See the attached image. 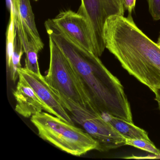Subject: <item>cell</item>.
<instances>
[{
  "label": "cell",
  "mask_w": 160,
  "mask_h": 160,
  "mask_svg": "<svg viewBox=\"0 0 160 160\" xmlns=\"http://www.w3.org/2000/svg\"><path fill=\"white\" fill-rule=\"evenodd\" d=\"M45 26L49 38L57 44L74 69L93 108L101 115L109 114L133 122L123 86L99 57L69 39L51 19L46 21Z\"/></svg>",
  "instance_id": "1"
},
{
  "label": "cell",
  "mask_w": 160,
  "mask_h": 160,
  "mask_svg": "<svg viewBox=\"0 0 160 160\" xmlns=\"http://www.w3.org/2000/svg\"><path fill=\"white\" fill-rule=\"evenodd\" d=\"M103 38L106 48L130 74L151 90L160 88V47L138 28L132 15L108 18Z\"/></svg>",
  "instance_id": "2"
},
{
  "label": "cell",
  "mask_w": 160,
  "mask_h": 160,
  "mask_svg": "<svg viewBox=\"0 0 160 160\" xmlns=\"http://www.w3.org/2000/svg\"><path fill=\"white\" fill-rule=\"evenodd\" d=\"M31 121L41 138L69 154L80 156L98 148V143L85 130L48 112L33 115Z\"/></svg>",
  "instance_id": "3"
},
{
  "label": "cell",
  "mask_w": 160,
  "mask_h": 160,
  "mask_svg": "<svg viewBox=\"0 0 160 160\" xmlns=\"http://www.w3.org/2000/svg\"><path fill=\"white\" fill-rule=\"evenodd\" d=\"M49 40L50 63L44 77L47 82L59 94L84 108L96 111L73 67L57 44Z\"/></svg>",
  "instance_id": "4"
},
{
  "label": "cell",
  "mask_w": 160,
  "mask_h": 160,
  "mask_svg": "<svg viewBox=\"0 0 160 160\" xmlns=\"http://www.w3.org/2000/svg\"><path fill=\"white\" fill-rule=\"evenodd\" d=\"M57 93L64 108L72 115L73 120L81 125L98 143L97 150L107 152L126 145V138L99 112L84 108L64 95Z\"/></svg>",
  "instance_id": "5"
},
{
  "label": "cell",
  "mask_w": 160,
  "mask_h": 160,
  "mask_svg": "<svg viewBox=\"0 0 160 160\" xmlns=\"http://www.w3.org/2000/svg\"><path fill=\"white\" fill-rule=\"evenodd\" d=\"M124 10L119 0H81L77 12L89 21L94 35L97 57H101L106 48L103 38L106 21L112 16H123Z\"/></svg>",
  "instance_id": "6"
},
{
  "label": "cell",
  "mask_w": 160,
  "mask_h": 160,
  "mask_svg": "<svg viewBox=\"0 0 160 160\" xmlns=\"http://www.w3.org/2000/svg\"><path fill=\"white\" fill-rule=\"evenodd\" d=\"M52 20L64 35L96 56L94 35L86 17L69 10L60 12Z\"/></svg>",
  "instance_id": "7"
},
{
  "label": "cell",
  "mask_w": 160,
  "mask_h": 160,
  "mask_svg": "<svg viewBox=\"0 0 160 160\" xmlns=\"http://www.w3.org/2000/svg\"><path fill=\"white\" fill-rule=\"evenodd\" d=\"M18 73L25 78L39 98L53 111V115L66 122L74 124L72 119L62 105L58 94L47 82L44 77L22 67L18 70Z\"/></svg>",
  "instance_id": "8"
},
{
  "label": "cell",
  "mask_w": 160,
  "mask_h": 160,
  "mask_svg": "<svg viewBox=\"0 0 160 160\" xmlns=\"http://www.w3.org/2000/svg\"><path fill=\"white\" fill-rule=\"evenodd\" d=\"M16 89L13 94L17 101L15 110L24 118H29L43 112H53L39 98L25 78L19 75Z\"/></svg>",
  "instance_id": "9"
},
{
  "label": "cell",
  "mask_w": 160,
  "mask_h": 160,
  "mask_svg": "<svg viewBox=\"0 0 160 160\" xmlns=\"http://www.w3.org/2000/svg\"><path fill=\"white\" fill-rule=\"evenodd\" d=\"M15 23L21 43L26 54L25 68L41 74L38 62V54L43 48L37 42L28 27L23 22L18 14H15Z\"/></svg>",
  "instance_id": "10"
},
{
  "label": "cell",
  "mask_w": 160,
  "mask_h": 160,
  "mask_svg": "<svg viewBox=\"0 0 160 160\" xmlns=\"http://www.w3.org/2000/svg\"><path fill=\"white\" fill-rule=\"evenodd\" d=\"M102 117L126 139H145L150 140L148 133L136 126L133 122L113 117L108 114H102Z\"/></svg>",
  "instance_id": "11"
},
{
  "label": "cell",
  "mask_w": 160,
  "mask_h": 160,
  "mask_svg": "<svg viewBox=\"0 0 160 160\" xmlns=\"http://www.w3.org/2000/svg\"><path fill=\"white\" fill-rule=\"evenodd\" d=\"M10 9L20 15L22 20L30 30L39 43L44 45L36 28L34 14L30 0H9Z\"/></svg>",
  "instance_id": "12"
},
{
  "label": "cell",
  "mask_w": 160,
  "mask_h": 160,
  "mask_svg": "<svg viewBox=\"0 0 160 160\" xmlns=\"http://www.w3.org/2000/svg\"><path fill=\"white\" fill-rule=\"evenodd\" d=\"M24 53V48L16 28L12 50L11 53L6 54L7 70L13 82H15L19 78L18 70L22 68L20 61Z\"/></svg>",
  "instance_id": "13"
},
{
  "label": "cell",
  "mask_w": 160,
  "mask_h": 160,
  "mask_svg": "<svg viewBox=\"0 0 160 160\" xmlns=\"http://www.w3.org/2000/svg\"><path fill=\"white\" fill-rule=\"evenodd\" d=\"M125 145L132 146L155 155L160 154V150L151 140L145 139H126Z\"/></svg>",
  "instance_id": "14"
},
{
  "label": "cell",
  "mask_w": 160,
  "mask_h": 160,
  "mask_svg": "<svg viewBox=\"0 0 160 160\" xmlns=\"http://www.w3.org/2000/svg\"><path fill=\"white\" fill-rule=\"evenodd\" d=\"M149 11L154 20H160V0H148Z\"/></svg>",
  "instance_id": "15"
},
{
  "label": "cell",
  "mask_w": 160,
  "mask_h": 160,
  "mask_svg": "<svg viewBox=\"0 0 160 160\" xmlns=\"http://www.w3.org/2000/svg\"><path fill=\"white\" fill-rule=\"evenodd\" d=\"M124 10H127L129 14H131L135 6L136 0H122Z\"/></svg>",
  "instance_id": "16"
},
{
  "label": "cell",
  "mask_w": 160,
  "mask_h": 160,
  "mask_svg": "<svg viewBox=\"0 0 160 160\" xmlns=\"http://www.w3.org/2000/svg\"><path fill=\"white\" fill-rule=\"evenodd\" d=\"M155 94V100L158 103V107L160 110V88H156L151 90Z\"/></svg>",
  "instance_id": "17"
},
{
  "label": "cell",
  "mask_w": 160,
  "mask_h": 160,
  "mask_svg": "<svg viewBox=\"0 0 160 160\" xmlns=\"http://www.w3.org/2000/svg\"><path fill=\"white\" fill-rule=\"evenodd\" d=\"M157 44L159 45V46L160 47V35H159V38H158V41H157Z\"/></svg>",
  "instance_id": "18"
},
{
  "label": "cell",
  "mask_w": 160,
  "mask_h": 160,
  "mask_svg": "<svg viewBox=\"0 0 160 160\" xmlns=\"http://www.w3.org/2000/svg\"><path fill=\"white\" fill-rule=\"evenodd\" d=\"M121 2H122V0H119Z\"/></svg>",
  "instance_id": "19"
},
{
  "label": "cell",
  "mask_w": 160,
  "mask_h": 160,
  "mask_svg": "<svg viewBox=\"0 0 160 160\" xmlns=\"http://www.w3.org/2000/svg\"><path fill=\"white\" fill-rule=\"evenodd\" d=\"M35 1H37V0H35Z\"/></svg>",
  "instance_id": "20"
}]
</instances>
